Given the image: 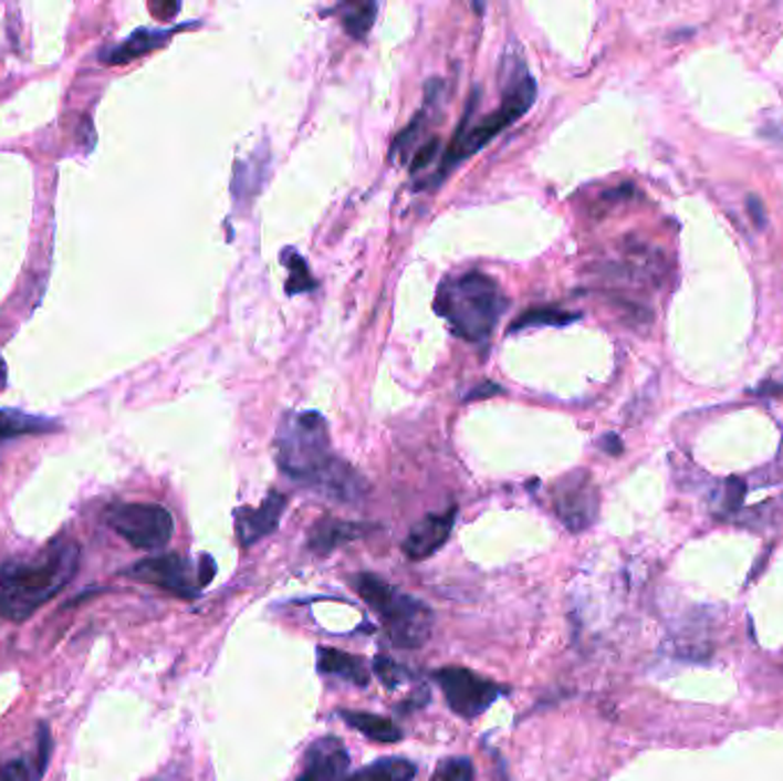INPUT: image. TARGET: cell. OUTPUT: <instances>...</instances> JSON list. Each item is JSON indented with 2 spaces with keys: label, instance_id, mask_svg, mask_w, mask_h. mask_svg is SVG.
<instances>
[{
  "label": "cell",
  "instance_id": "obj_1",
  "mask_svg": "<svg viewBox=\"0 0 783 781\" xmlns=\"http://www.w3.org/2000/svg\"><path fill=\"white\" fill-rule=\"evenodd\" d=\"M275 451L278 466L289 479L325 498L357 502L367 493V481L333 451L328 425L314 410L286 413L280 419Z\"/></svg>",
  "mask_w": 783,
  "mask_h": 781
},
{
  "label": "cell",
  "instance_id": "obj_2",
  "mask_svg": "<svg viewBox=\"0 0 783 781\" xmlns=\"http://www.w3.org/2000/svg\"><path fill=\"white\" fill-rule=\"evenodd\" d=\"M81 550L60 539L49 545L40 562L6 564L0 569V614L10 622H25L58 596L79 571Z\"/></svg>",
  "mask_w": 783,
  "mask_h": 781
},
{
  "label": "cell",
  "instance_id": "obj_3",
  "mask_svg": "<svg viewBox=\"0 0 783 781\" xmlns=\"http://www.w3.org/2000/svg\"><path fill=\"white\" fill-rule=\"evenodd\" d=\"M509 308L502 287L491 275L470 271L445 278L436 294V312L456 337L481 344L493 335Z\"/></svg>",
  "mask_w": 783,
  "mask_h": 781
},
{
  "label": "cell",
  "instance_id": "obj_4",
  "mask_svg": "<svg viewBox=\"0 0 783 781\" xmlns=\"http://www.w3.org/2000/svg\"><path fill=\"white\" fill-rule=\"evenodd\" d=\"M353 587L363 601L378 614L385 633L397 646L415 648L431 637L434 614L431 610L410 594L392 587L374 573H361L353 580Z\"/></svg>",
  "mask_w": 783,
  "mask_h": 781
},
{
  "label": "cell",
  "instance_id": "obj_5",
  "mask_svg": "<svg viewBox=\"0 0 783 781\" xmlns=\"http://www.w3.org/2000/svg\"><path fill=\"white\" fill-rule=\"evenodd\" d=\"M536 100V83L532 76H522L513 83L511 90H507L504 104L493 111L491 115H486L479 124L468 126L463 122L461 132L453 136L445 158H442V168H440V179L453 168L459 166L463 158H470L472 154H477L479 149H483L493 138H498L504 128H509L515 119H520L530 111V106Z\"/></svg>",
  "mask_w": 783,
  "mask_h": 781
},
{
  "label": "cell",
  "instance_id": "obj_6",
  "mask_svg": "<svg viewBox=\"0 0 783 781\" xmlns=\"http://www.w3.org/2000/svg\"><path fill=\"white\" fill-rule=\"evenodd\" d=\"M106 523L134 548L160 550L175 534V518L160 504L122 502L106 511Z\"/></svg>",
  "mask_w": 783,
  "mask_h": 781
},
{
  "label": "cell",
  "instance_id": "obj_7",
  "mask_svg": "<svg viewBox=\"0 0 783 781\" xmlns=\"http://www.w3.org/2000/svg\"><path fill=\"white\" fill-rule=\"evenodd\" d=\"M436 680L442 688L449 708L466 720L479 718V715H483L502 695L498 683L477 676L466 667H442L440 671H436Z\"/></svg>",
  "mask_w": 783,
  "mask_h": 781
},
{
  "label": "cell",
  "instance_id": "obj_8",
  "mask_svg": "<svg viewBox=\"0 0 783 781\" xmlns=\"http://www.w3.org/2000/svg\"><path fill=\"white\" fill-rule=\"evenodd\" d=\"M552 502L562 523L571 532H584L598 518V488L589 472L575 470L552 488Z\"/></svg>",
  "mask_w": 783,
  "mask_h": 781
},
{
  "label": "cell",
  "instance_id": "obj_9",
  "mask_svg": "<svg viewBox=\"0 0 783 781\" xmlns=\"http://www.w3.org/2000/svg\"><path fill=\"white\" fill-rule=\"evenodd\" d=\"M128 575L181 598H195L200 592L198 577H192V569L181 555H158L143 560L128 569Z\"/></svg>",
  "mask_w": 783,
  "mask_h": 781
},
{
  "label": "cell",
  "instance_id": "obj_10",
  "mask_svg": "<svg viewBox=\"0 0 783 781\" xmlns=\"http://www.w3.org/2000/svg\"><path fill=\"white\" fill-rule=\"evenodd\" d=\"M348 752L340 738L325 736L310 744L296 781H344L348 774Z\"/></svg>",
  "mask_w": 783,
  "mask_h": 781
},
{
  "label": "cell",
  "instance_id": "obj_11",
  "mask_svg": "<svg viewBox=\"0 0 783 781\" xmlns=\"http://www.w3.org/2000/svg\"><path fill=\"white\" fill-rule=\"evenodd\" d=\"M456 523V507L442 511V513H429L424 516L419 523L408 532L404 541V552L406 558L413 562L429 560L431 555L447 543L451 537Z\"/></svg>",
  "mask_w": 783,
  "mask_h": 781
},
{
  "label": "cell",
  "instance_id": "obj_12",
  "mask_svg": "<svg viewBox=\"0 0 783 781\" xmlns=\"http://www.w3.org/2000/svg\"><path fill=\"white\" fill-rule=\"evenodd\" d=\"M286 509V496L273 491L257 509H239L237 511V534L241 545L250 548L264 537L273 534L280 525V518Z\"/></svg>",
  "mask_w": 783,
  "mask_h": 781
},
{
  "label": "cell",
  "instance_id": "obj_13",
  "mask_svg": "<svg viewBox=\"0 0 783 781\" xmlns=\"http://www.w3.org/2000/svg\"><path fill=\"white\" fill-rule=\"evenodd\" d=\"M316 663H319V671L348 680V683H353V686L363 688L369 683V669L363 663V658L344 654V650L321 646L316 650Z\"/></svg>",
  "mask_w": 783,
  "mask_h": 781
},
{
  "label": "cell",
  "instance_id": "obj_14",
  "mask_svg": "<svg viewBox=\"0 0 783 781\" xmlns=\"http://www.w3.org/2000/svg\"><path fill=\"white\" fill-rule=\"evenodd\" d=\"M173 32L175 30L140 28L128 40H124L122 44H117L111 51H106L102 55V60L108 62V64H122V62H128V60H136V58H140V55H145V53L166 44L173 38Z\"/></svg>",
  "mask_w": 783,
  "mask_h": 781
},
{
  "label": "cell",
  "instance_id": "obj_15",
  "mask_svg": "<svg viewBox=\"0 0 783 781\" xmlns=\"http://www.w3.org/2000/svg\"><path fill=\"white\" fill-rule=\"evenodd\" d=\"M363 534H365L363 525L348 523V520L323 518V520H319V523L310 532V548L314 552H321V555H325V552H331L337 545L348 543V541L363 537Z\"/></svg>",
  "mask_w": 783,
  "mask_h": 781
},
{
  "label": "cell",
  "instance_id": "obj_16",
  "mask_svg": "<svg viewBox=\"0 0 783 781\" xmlns=\"http://www.w3.org/2000/svg\"><path fill=\"white\" fill-rule=\"evenodd\" d=\"M342 718L344 722L355 729V731H361L365 738L374 740V742H380V744H392V742H399L401 740V729L395 725V722H389L385 718H380V715H372V712H353V710H344L342 712Z\"/></svg>",
  "mask_w": 783,
  "mask_h": 781
},
{
  "label": "cell",
  "instance_id": "obj_17",
  "mask_svg": "<svg viewBox=\"0 0 783 781\" xmlns=\"http://www.w3.org/2000/svg\"><path fill=\"white\" fill-rule=\"evenodd\" d=\"M417 768L408 759H378L365 768L348 772L344 781H413Z\"/></svg>",
  "mask_w": 783,
  "mask_h": 781
},
{
  "label": "cell",
  "instance_id": "obj_18",
  "mask_svg": "<svg viewBox=\"0 0 783 781\" xmlns=\"http://www.w3.org/2000/svg\"><path fill=\"white\" fill-rule=\"evenodd\" d=\"M60 425L58 419H46V417H35L25 415L21 410H0V440H8L14 436H25V434H51L58 431Z\"/></svg>",
  "mask_w": 783,
  "mask_h": 781
},
{
  "label": "cell",
  "instance_id": "obj_19",
  "mask_svg": "<svg viewBox=\"0 0 783 781\" xmlns=\"http://www.w3.org/2000/svg\"><path fill=\"white\" fill-rule=\"evenodd\" d=\"M376 3H353L342 8V25L355 40H363L376 19Z\"/></svg>",
  "mask_w": 783,
  "mask_h": 781
},
{
  "label": "cell",
  "instance_id": "obj_20",
  "mask_svg": "<svg viewBox=\"0 0 783 781\" xmlns=\"http://www.w3.org/2000/svg\"><path fill=\"white\" fill-rule=\"evenodd\" d=\"M577 314H571V312H564V310H557V308H539V310H528L525 314H522L513 325H511V333H518L522 329H532V325H566L571 321H575Z\"/></svg>",
  "mask_w": 783,
  "mask_h": 781
},
{
  "label": "cell",
  "instance_id": "obj_21",
  "mask_svg": "<svg viewBox=\"0 0 783 781\" xmlns=\"http://www.w3.org/2000/svg\"><path fill=\"white\" fill-rule=\"evenodd\" d=\"M472 779H474V766L466 757L442 759L431 777V781H472Z\"/></svg>",
  "mask_w": 783,
  "mask_h": 781
},
{
  "label": "cell",
  "instance_id": "obj_22",
  "mask_svg": "<svg viewBox=\"0 0 783 781\" xmlns=\"http://www.w3.org/2000/svg\"><path fill=\"white\" fill-rule=\"evenodd\" d=\"M284 264L291 269V278L286 282L289 294H301V291H307V289L316 287V282L310 278L307 264L303 262L299 254L291 252V257H284Z\"/></svg>",
  "mask_w": 783,
  "mask_h": 781
},
{
  "label": "cell",
  "instance_id": "obj_23",
  "mask_svg": "<svg viewBox=\"0 0 783 781\" xmlns=\"http://www.w3.org/2000/svg\"><path fill=\"white\" fill-rule=\"evenodd\" d=\"M374 674H376V678L383 683V686L389 688V690L397 688L399 683L406 678L404 667L397 665V663H392L389 658H376V660H374Z\"/></svg>",
  "mask_w": 783,
  "mask_h": 781
},
{
  "label": "cell",
  "instance_id": "obj_24",
  "mask_svg": "<svg viewBox=\"0 0 783 781\" xmlns=\"http://www.w3.org/2000/svg\"><path fill=\"white\" fill-rule=\"evenodd\" d=\"M38 772L44 774L46 766H49V759H51V750H53V738H51V731L46 725L40 727V733H38Z\"/></svg>",
  "mask_w": 783,
  "mask_h": 781
},
{
  "label": "cell",
  "instance_id": "obj_25",
  "mask_svg": "<svg viewBox=\"0 0 783 781\" xmlns=\"http://www.w3.org/2000/svg\"><path fill=\"white\" fill-rule=\"evenodd\" d=\"M438 149H440V140H438V138H434L429 145H424V147L415 154L410 170H413V173H421V170H427V168L431 166V163H434V158H436Z\"/></svg>",
  "mask_w": 783,
  "mask_h": 781
},
{
  "label": "cell",
  "instance_id": "obj_26",
  "mask_svg": "<svg viewBox=\"0 0 783 781\" xmlns=\"http://www.w3.org/2000/svg\"><path fill=\"white\" fill-rule=\"evenodd\" d=\"M0 781H32L30 768L23 761H10L0 768Z\"/></svg>",
  "mask_w": 783,
  "mask_h": 781
},
{
  "label": "cell",
  "instance_id": "obj_27",
  "mask_svg": "<svg viewBox=\"0 0 783 781\" xmlns=\"http://www.w3.org/2000/svg\"><path fill=\"white\" fill-rule=\"evenodd\" d=\"M216 575V564L211 558H202L200 562V571H198V582H200V587H205L207 582H211Z\"/></svg>",
  "mask_w": 783,
  "mask_h": 781
},
{
  "label": "cell",
  "instance_id": "obj_28",
  "mask_svg": "<svg viewBox=\"0 0 783 781\" xmlns=\"http://www.w3.org/2000/svg\"><path fill=\"white\" fill-rule=\"evenodd\" d=\"M747 207H749V211H752L754 222H756L759 227H763V222H765V214H763V207L759 205V200H756V198H752V200L747 202Z\"/></svg>",
  "mask_w": 783,
  "mask_h": 781
}]
</instances>
